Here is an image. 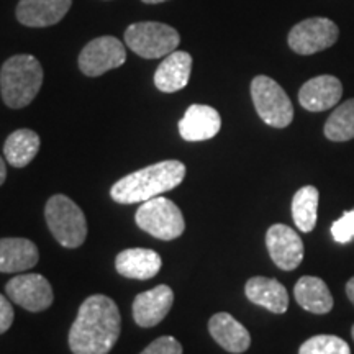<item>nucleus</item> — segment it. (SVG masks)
<instances>
[{
    "mask_svg": "<svg viewBox=\"0 0 354 354\" xmlns=\"http://www.w3.org/2000/svg\"><path fill=\"white\" fill-rule=\"evenodd\" d=\"M122 331L117 304L107 295H91L84 300L69 331V348L74 354H107Z\"/></svg>",
    "mask_w": 354,
    "mask_h": 354,
    "instance_id": "nucleus-1",
    "label": "nucleus"
},
{
    "mask_svg": "<svg viewBox=\"0 0 354 354\" xmlns=\"http://www.w3.org/2000/svg\"><path fill=\"white\" fill-rule=\"evenodd\" d=\"M185 177V166L176 159L156 162L117 180L110 196L118 203H143L177 187Z\"/></svg>",
    "mask_w": 354,
    "mask_h": 354,
    "instance_id": "nucleus-2",
    "label": "nucleus"
},
{
    "mask_svg": "<svg viewBox=\"0 0 354 354\" xmlns=\"http://www.w3.org/2000/svg\"><path fill=\"white\" fill-rule=\"evenodd\" d=\"M43 84V68L32 55H15L0 69V92L7 107L24 109L38 95Z\"/></svg>",
    "mask_w": 354,
    "mask_h": 354,
    "instance_id": "nucleus-3",
    "label": "nucleus"
},
{
    "mask_svg": "<svg viewBox=\"0 0 354 354\" xmlns=\"http://www.w3.org/2000/svg\"><path fill=\"white\" fill-rule=\"evenodd\" d=\"M48 228L56 241L64 248H79L87 238V221L84 212L69 197L57 194L46 202L44 209Z\"/></svg>",
    "mask_w": 354,
    "mask_h": 354,
    "instance_id": "nucleus-4",
    "label": "nucleus"
},
{
    "mask_svg": "<svg viewBox=\"0 0 354 354\" xmlns=\"http://www.w3.org/2000/svg\"><path fill=\"white\" fill-rule=\"evenodd\" d=\"M127 46L145 59L166 57L177 50L180 43L174 28L159 21H138L125 30Z\"/></svg>",
    "mask_w": 354,
    "mask_h": 354,
    "instance_id": "nucleus-5",
    "label": "nucleus"
},
{
    "mask_svg": "<svg viewBox=\"0 0 354 354\" xmlns=\"http://www.w3.org/2000/svg\"><path fill=\"white\" fill-rule=\"evenodd\" d=\"M135 220L143 232L165 241L176 240L185 230L183 212L166 197H154L141 203Z\"/></svg>",
    "mask_w": 354,
    "mask_h": 354,
    "instance_id": "nucleus-6",
    "label": "nucleus"
},
{
    "mask_svg": "<svg viewBox=\"0 0 354 354\" xmlns=\"http://www.w3.org/2000/svg\"><path fill=\"white\" fill-rule=\"evenodd\" d=\"M251 97L261 120L274 128H286L294 120V107L284 88L268 76H258L251 82Z\"/></svg>",
    "mask_w": 354,
    "mask_h": 354,
    "instance_id": "nucleus-7",
    "label": "nucleus"
},
{
    "mask_svg": "<svg viewBox=\"0 0 354 354\" xmlns=\"http://www.w3.org/2000/svg\"><path fill=\"white\" fill-rule=\"evenodd\" d=\"M339 30L333 20L315 17L300 21L290 30L289 46L299 55H315L326 48L333 46L338 39Z\"/></svg>",
    "mask_w": 354,
    "mask_h": 354,
    "instance_id": "nucleus-8",
    "label": "nucleus"
},
{
    "mask_svg": "<svg viewBox=\"0 0 354 354\" xmlns=\"http://www.w3.org/2000/svg\"><path fill=\"white\" fill-rule=\"evenodd\" d=\"M127 61V50L115 37H99L82 48L79 68L86 76L97 77L107 71L117 69Z\"/></svg>",
    "mask_w": 354,
    "mask_h": 354,
    "instance_id": "nucleus-9",
    "label": "nucleus"
},
{
    "mask_svg": "<svg viewBox=\"0 0 354 354\" xmlns=\"http://www.w3.org/2000/svg\"><path fill=\"white\" fill-rule=\"evenodd\" d=\"M8 299L28 312H43L53 304V287L41 274H20L6 286Z\"/></svg>",
    "mask_w": 354,
    "mask_h": 354,
    "instance_id": "nucleus-10",
    "label": "nucleus"
},
{
    "mask_svg": "<svg viewBox=\"0 0 354 354\" xmlns=\"http://www.w3.org/2000/svg\"><path fill=\"white\" fill-rule=\"evenodd\" d=\"M266 246L274 264L284 271H294L304 259V243L287 225H272L266 233Z\"/></svg>",
    "mask_w": 354,
    "mask_h": 354,
    "instance_id": "nucleus-11",
    "label": "nucleus"
},
{
    "mask_svg": "<svg viewBox=\"0 0 354 354\" xmlns=\"http://www.w3.org/2000/svg\"><path fill=\"white\" fill-rule=\"evenodd\" d=\"M172 304H174V292L169 286L161 284L136 295L133 300V318L136 325L151 328L165 320Z\"/></svg>",
    "mask_w": 354,
    "mask_h": 354,
    "instance_id": "nucleus-12",
    "label": "nucleus"
},
{
    "mask_svg": "<svg viewBox=\"0 0 354 354\" xmlns=\"http://www.w3.org/2000/svg\"><path fill=\"white\" fill-rule=\"evenodd\" d=\"M343 95V86L335 76H317L300 87L299 102L308 112H325L333 109Z\"/></svg>",
    "mask_w": 354,
    "mask_h": 354,
    "instance_id": "nucleus-13",
    "label": "nucleus"
},
{
    "mask_svg": "<svg viewBox=\"0 0 354 354\" xmlns=\"http://www.w3.org/2000/svg\"><path fill=\"white\" fill-rule=\"evenodd\" d=\"M73 0H20L17 20L32 28H44L61 21L69 12Z\"/></svg>",
    "mask_w": 354,
    "mask_h": 354,
    "instance_id": "nucleus-14",
    "label": "nucleus"
},
{
    "mask_svg": "<svg viewBox=\"0 0 354 354\" xmlns=\"http://www.w3.org/2000/svg\"><path fill=\"white\" fill-rule=\"evenodd\" d=\"M221 117L210 105L194 104L179 122V133L185 141H205L218 135Z\"/></svg>",
    "mask_w": 354,
    "mask_h": 354,
    "instance_id": "nucleus-15",
    "label": "nucleus"
},
{
    "mask_svg": "<svg viewBox=\"0 0 354 354\" xmlns=\"http://www.w3.org/2000/svg\"><path fill=\"white\" fill-rule=\"evenodd\" d=\"M192 73V56L187 51H172L154 73V86L161 92H179L189 84Z\"/></svg>",
    "mask_w": 354,
    "mask_h": 354,
    "instance_id": "nucleus-16",
    "label": "nucleus"
},
{
    "mask_svg": "<svg viewBox=\"0 0 354 354\" xmlns=\"http://www.w3.org/2000/svg\"><path fill=\"white\" fill-rule=\"evenodd\" d=\"M161 256L156 251L145 250V248H130V250L118 253L115 259V268L120 276L138 279V281L153 279L161 271Z\"/></svg>",
    "mask_w": 354,
    "mask_h": 354,
    "instance_id": "nucleus-17",
    "label": "nucleus"
},
{
    "mask_svg": "<svg viewBox=\"0 0 354 354\" xmlns=\"http://www.w3.org/2000/svg\"><path fill=\"white\" fill-rule=\"evenodd\" d=\"M209 331L212 338L228 353H245L251 344V336L248 330L230 313H215L209 322Z\"/></svg>",
    "mask_w": 354,
    "mask_h": 354,
    "instance_id": "nucleus-18",
    "label": "nucleus"
},
{
    "mask_svg": "<svg viewBox=\"0 0 354 354\" xmlns=\"http://www.w3.org/2000/svg\"><path fill=\"white\" fill-rule=\"evenodd\" d=\"M38 248L26 238L0 240V272H24L37 266Z\"/></svg>",
    "mask_w": 354,
    "mask_h": 354,
    "instance_id": "nucleus-19",
    "label": "nucleus"
},
{
    "mask_svg": "<svg viewBox=\"0 0 354 354\" xmlns=\"http://www.w3.org/2000/svg\"><path fill=\"white\" fill-rule=\"evenodd\" d=\"M246 297L272 313H286L289 308V295L286 287L276 279L251 277L245 287Z\"/></svg>",
    "mask_w": 354,
    "mask_h": 354,
    "instance_id": "nucleus-20",
    "label": "nucleus"
},
{
    "mask_svg": "<svg viewBox=\"0 0 354 354\" xmlns=\"http://www.w3.org/2000/svg\"><path fill=\"white\" fill-rule=\"evenodd\" d=\"M294 295L300 307L315 315H325L333 308V295L320 277H300L294 287Z\"/></svg>",
    "mask_w": 354,
    "mask_h": 354,
    "instance_id": "nucleus-21",
    "label": "nucleus"
},
{
    "mask_svg": "<svg viewBox=\"0 0 354 354\" xmlns=\"http://www.w3.org/2000/svg\"><path fill=\"white\" fill-rule=\"evenodd\" d=\"M39 145H41V141H39L38 133L28 130V128H20V130L8 135L6 145H3V156L10 166L25 167L38 154Z\"/></svg>",
    "mask_w": 354,
    "mask_h": 354,
    "instance_id": "nucleus-22",
    "label": "nucleus"
},
{
    "mask_svg": "<svg viewBox=\"0 0 354 354\" xmlns=\"http://www.w3.org/2000/svg\"><path fill=\"white\" fill-rule=\"evenodd\" d=\"M318 198H320V194L313 185L300 187L292 198V218L300 232L310 233L315 228Z\"/></svg>",
    "mask_w": 354,
    "mask_h": 354,
    "instance_id": "nucleus-23",
    "label": "nucleus"
},
{
    "mask_svg": "<svg viewBox=\"0 0 354 354\" xmlns=\"http://www.w3.org/2000/svg\"><path fill=\"white\" fill-rule=\"evenodd\" d=\"M325 136L331 141H349L354 138V99L333 110L325 123Z\"/></svg>",
    "mask_w": 354,
    "mask_h": 354,
    "instance_id": "nucleus-24",
    "label": "nucleus"
},
{
    "mask_svg": "<svg viewBox=\"0 0 354 354\" xmlns=\"http://www.w3.org/2000/svg\"><path fill=\"white\" fill-rule=\"evenodd\" d=\"M299 354H351V349L339 336L317 335L300 346Z\"/></svg>",
    "mask_w": 354,
    "mask_h": 354,
    "instance_id": "nucleus-25",
    "label": "nucleus"
},
{
    "mask_svg": "<svg viewBox=\"0 0 354 354\" xmlns=\"http://www.w3.org/2000/svg\"><path fill=\"white\" fill-rule=\"evenodd\" d=\"M331 236L335 241L346 245L354 240V209L344 212L342 218L333 221L331 225Z\"/></svg>",
    "mask_w": 354,
    "mask_h": 354,
    "instance_id": "nucleus-26",
    "label": "nucleus"
},
{
    "mask_svg": "<svg viewBox=\"0 0 354 354\" xmlns=\"http://www.w3.org/2000/svg\"><path fill=\"white\" fill-rule=\"evenodd\" d=\"M140 354H183V344L172 336H161Z\"/></svg>",
    "mask_w": 354,
    "mask_h": 354,
    "instance_id": "nucleus-27",
    "label": "nucleus"
},
{
    "mask_svg": "<svg viewBox=\"0 0 354 354\" xmlns=\"http://www.w3.org/2000/svg\"><path fill=\"white\" fill-rule=\"evenodd\" d=\"M13 317H15V313H13V307L10 302H8L7 297H3V295L0 294V335L6 333V331L10 328L13 323Z\"/></svg>",
    "mask_w": 354,
    "mask_h": 354,
    "instance_id": "nucleus-28",
    "label": "nucleus"
},
{
    "mask_svg": "<svg viewBox=\"0 0 354 354\" xmlns=\"http://www.w3.org/2000/svg\"><path fill=\"white\" fill-rule=\"evenodd\" d=\"M346 295H348V299L351 300L353 305H354V277H351L348 281V284H346Z\"/></svg>",
    "mask_w": 354,
    "mask_h": 354,
    "instance_id": "nucleus-29",
    "label": "nucleus"
},
{
    "mask_svg": "<svg viewBox=\"0 0 354 354\" xmlns=\"http://www.w3.org/2000/svg\"><path fill=\"white\" fill-rule=\"evenodd\" d=\"M7 179V167H6V161L0 158V185L6 183Z\"/></svg>",
    "mask_w": 354,
    "mask_h": 354,
    "instance_id": "nucleus-30",
    "label": "nucleus"
},
{
    "mask_svg": "<svg viewBox=\"0 0 354 354\" xmlns=\"http://www.w3.org/2000/svg\"><path fill=\"white\" fill-rule=\"evenodd\" d=\"M145 3H161V2H166V0H143Z\"/></svg>",
    "mask_w": 354,
    "mask_h": 354,
    "instance_id": "nucleus-31",
    "label": "nucleus"
},
{
    "mask_svg": "<svg viewBox=\"0 0 354 354\" xmlns=\"http://www.w3.org/2000/svg\"><path fill=\"white\" fill-rule=\"evenodd\" d=\"M351 333H353V339H354V326H353V330H351Z\"/></svg>",
    "mask_w": 354,
    "mask_h": 354,
    "instance_id": "nucleus-32",
    "label": "nucleus"
}]
</instances>
